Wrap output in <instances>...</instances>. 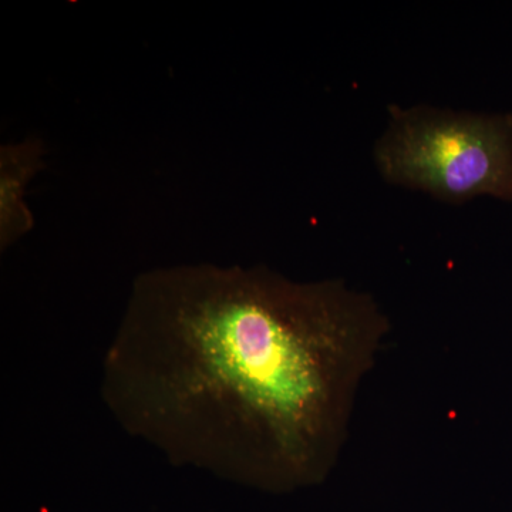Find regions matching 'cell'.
<instances>
[{
    "label": "cell",
    "mask_w": 512,
    "mask_h": 512,
    "mask_svg": "<svg viewBox=\"0 0 512 512\" xmlns=\"http://www.w3.org/2000/svg\"><path fill=\"white\" fill-rule=\"evenodd\" d=\"M390 323L339 279L268 266L141 272L103 359L101 397L171 464L268 493L322 484Z\"/></svg>",
    "instance_id": "1"
},
{
    "label": "cell",
    "mask_w": 512,
    "mask_h": 512,
    "mask_svg": "<svg viewBox=\"0 0 512 512\" xmlns=\"http://www.w3.org/2000/svg\"><path fill=\"white\" fill-rule=\"evenodd\" d=\"M375 147L384 180L441 201H512V114L390 107Z\"/></svg>",
    "instance_id": "2"
},
{
    "label": "cell",
    "mask_w": 512,
    "mask_h": 512,
    "mask_svg": "<svg viewBox=\"0 0 512 512\" xmlns=\"http://www.w3.org/2000/svg\"><path fill=\"white\" fill-rule=\"evenodd\" d=\"M46 165L45 143L39 137H26L0 147V249L10 247L26 237L35 218L26 204L30 181Z\"/></svg>",
    "instance_id": "3"
}]
</instances>
